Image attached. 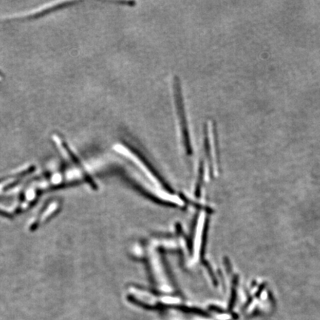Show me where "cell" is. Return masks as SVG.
I'll use <instances>...</instances> for the list:
<instances>
[{
    "label": "cell",
    "instance_id": "1",
    "mask_svg": "<svg viewBox=\"0 0 320 320\" xmlns=\"http://www.w3.org/2000/svg\"><path fill=\"white\" fill-rule=\"evenodd\" d=\"M173 83H174L173 84V91H174L175 104H176L178 116L180 118L182 137H183L186 149L190 151V134H189L187 116H186V109H185L184 102H183V94H182L181 84H180L179 78L175 77Z\"/></svg>",
    "mask_w": 320,
    "mask_h": 320
},
{
    "label": "cell",
    "instance_id": "2",
    "mask_svg": "<svg viewBox=\"0 0 320 320\" xmlns=\"http://www.w3.org/2000/svg\"><path fill=\"white\" fill-rule=\"evenodd\" d=\"M0 216L1 217H7V218H12L13 217L11 213H8V212L5 211L3 210H0Z\"/></svg>",
    "mask_w": 320,
    "mask_h": 320
},
{
    "label": "cell",
    "instance_id": "3",
    "mask_svg": "<svg viewBox=\"0 0 320 320\" xmlns=\"http://www.w3.org/2000/svg\"><path fill=\"white\" fill-rule=\"evenodd\" d=\"M0 75H1V73H0Z\"/></svg>",
    "mask_w": 320,
    "mask_h": 320
}]
</instances>
